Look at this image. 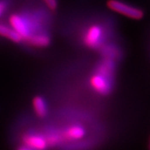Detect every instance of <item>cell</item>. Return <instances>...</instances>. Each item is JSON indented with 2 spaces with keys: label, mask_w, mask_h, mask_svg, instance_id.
Returning a JSON list of instances; mask_svg holds the SVG:
<instances>
[{
  "label": "cell",
  "mask_w": 150,
  "mask_h": 150,
  "mask_svg": "<svg viewBox=\"0 0 150 150\" xmlns=\"http://www.w3.org/2000/svg\"><path fill=\"white\" fill-rule=\"evenodd\" d=\"M53 22V13L43 4H28L16 12L9 13L8 16V24L26 44L38 35L52 34Z\"/></svg>",
  "instance_id": "1"
},
{
  "label": "cell",
  "mask_w": 150,
  "mask_h": 150,
  "mask_svg": "<svg viewBox=\"0 0 150 150\" xmlns=\"http://www.w3.org/2000/svg\"><path fill=\"white\" fill-rule=\"evenodd\" d=\"M116 33V27L110 19L101 18L83 23L78 30V38L83 47L98 51L104 44L113 41Z\"/></svg>",
  "instance_id": "2"
},
{
  "label": "cell",
  "mask_w": 150,
  "mask_h": 150,
  "mask_svg": "<svg viewBox=\"0 0 150 150\" xmlns=\"http://www.w3.org/2000/svg\"><path fill=\"white\" fill-rule=\"evenodd\" d=\"M117 62L103 58L100 59L89 79L93 90L102 96L110 94L114 86Z\"/></svg>",
  "instance_id": "3"
},
{
  "label": "cell",
  "mask_w": 150,
  "mask_h": 150,
  "mask_svg": "<svg viewBox=\"0 0 150 150\" xmlns=\"http://www.w3.org/2000/svg\"><path fill=\"white\" fill-rule=\"evenodd\" d=\"M106 4L108 9L131 19L140 20L144 17V11L142 8L122 0H108Z\"/></svg>",
  "instance_id": "4"
},
{
  "label": "cell",
  "mask_w": 150,
  "mask_h": 150,
  "mask_svg": "<svg viewBox=\"0 0 150 150\" xmlns=\"http://www.w3.org/2000/svg\"><path fill=\"white\" fill-rule=\"evenodd\" d=\"M98 52L101 55V58L111 59L112 61L118 62L123 59V47L113 40L104 44L103 47L98 50Z\"/></svg>",
  "instance_id": "5"
},
{
  "label": "cell",
  "mask_w": 150,
  "mask_h": 150,
  "mask_svg": "<svg viewBox=\"0 0 150 150\" xmlns=\"http://www.w3.org/2000/svg\"><path fill=\"white\" fill-rule=\"evenodd\" d=\"M24 147L32 150H45L48 147L45 136L41 134H26L23 138Z\"/></svg>",
  "instance_id": "6"
},
{
  "label": "cell",
  "mask_w": 150,
  "mask_h": 150,
  "mask_svg": "<svg viewBox=\"0 0 150 150\" xmlns=\"http://www.w3.org/2000/svg\"><path fill=\"white\" fill-rule=\"evenodd\" d=\"M0 38H5L15 44H23V41L19 34L8 24V23L0 22Z\"/></svg>",
  "instance_id": "7"
},
{
  "label": "cell",
  "mask_w": 150,
  "mask_h": 150,
  "mask_svg": "<svg viewBox=\"0 0 150 150\" xmlns=\"http://www.w3.org/2000/svg\"><path fill=\"white\" fill-rule=\"evenodd\" d=\"M86 134L85 129L80 124H72L65 129L63 133V137L65 139L74 141L79 140L84 137Z\"/></svg>",
  "instance_id": "8"
},
{
  "label": "cell",
  "mask_w": 150,
  "mask_h": 150,
  "mask_svg": "<svg viewBox=\"0 0 150 150\" xmlns=\"http://www.w3.org/2000/svg\"><path fill=\"white\" fill-rule=\"evenodd\" d=\"M33 107L39 118H44L48 114V106L45 99L41 96H35L33 99Z\"/></svg>",
  "instance_id": "9"
},
{
  "label": "cell",
  "mask_w": 150,
  "mask_h": 150,
  "mask_svg": "<svg viewBox=\"0 0 150 150\" xmlns=\"http://www.w3.org/2000/svg\"><path fill=\"white\" fill-rule=\"evenodd\" d=\"M12 5L11 0H0V22L5 17L10 10V7Z\"/></svg>",
  "instance_id": "10"
},
{
  "label": "cell",
  "mask_w": 150,
  "mask_h": 150,
  "mask_svg": "<svg viewBox=\"0 0 150 150\" xmlns=\"http://www.w3.org/2000/svg\"><path fill=\"white\" fill-rule=\"evenodd\" d=\"M43 5L51 13H55L59 8V0H41Z\"/></svg>",
  "instance_id": "11"
},
{
  "label": "cell",
  "mask_w": 150,
  "mask_h": 150,
  "mask_svg": "<svg viewBox=\"0 0 150 150\" xmlns=\"http://www.w3.org/2000/svg\"><path fill=\"white\" fill-rule=\"evenodd\" d=\"M18 150H32V149H28V148H26V147H21V148H19L18 149Z\"/></svg>",
  "instance_id": "12"
}]
</instances>
